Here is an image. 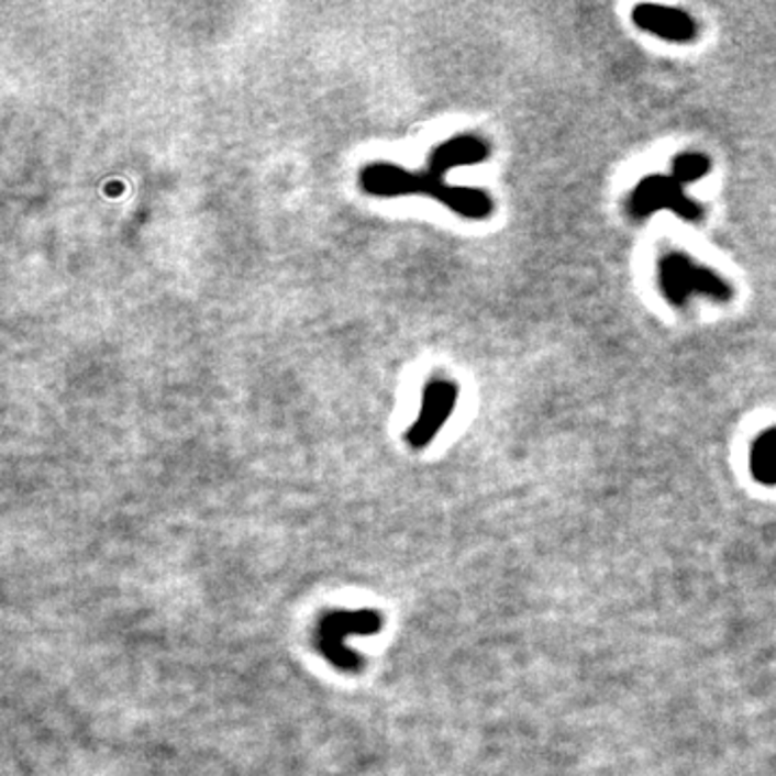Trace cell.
<instances>
[{"label": "cell", "mask_w": 776, "mask_h": 776, "mask_svg": "<svg viewBox=\"0 0 776 776\" xmlns=\"http://www.w3.org/2000/svg\"><path fill=\"white\" fill-rule=\"evenodd\" d=\"M490 158V145L477 134H459L430 154V170L444 177L451 168L481 165Z\"/></svg>", "instance_id": "cell-7"}, {"label": "cell", "mask_w": 776, "mask_h": 776, "mask_svg": "<svg viewBox=\"0 0 776 776\" xmlns=\"http://www.w3.org/2000/svg\"><path fill=\"white\" fill-rule=\"evenodd\" d=\"M385 628V617L376 610H334L322 617L315 645L320 654L339 670L356 675L363 670L365 661L345 645L350 634L372 636Z\"/></svg>", "instance_id": "cell-3"}, {"label": "cell", "mask_w": 776, "mask_h": 776, "mask_svg": "<svg viewBox=\"0 0 776 776\" xmlns=\"http://www.w3.org/2000/svg\"><path fill=\"white\" fill-rule=\"evenodd\" d=\"M457 403V387L446 378H434L423 388L421 414L406 432V441L412 448H425L432 443Z\"/></svg>", "instance_id": "cell-5"}, {"label": "cell", "mask_w": 776, "mask_h": 776, "mask_svg": "<svg viewBox=\"0 0 776 776\" xmlns=\"http://www.w3.org/2000/svg\"><path fill=\"white\" fill-rule=\"evenodd\" d=\"M658 287L673 307H684L692 296H703L714 302H729L733 289L724 278L697 264L686 253H666L658 262Z\"/></svg>", "instance_id": "cell-2"}, {"label": "cell", "mask_w": 776, "mask_h": 776, "mask_svg": "<svg viewBox=\"0 0 776 776\" xmlns=\"http://www.w3.org/2000/svg\"><path fill=\"white\" fill-rule=\"evenodd\" d=\"M361 186L367 195L374 197H403V195H425L441 201L451 212L462 219L484 221L492 214L495 201L481 188L453 186L434 170L412 173L406 168L378 163L361 170Z\"/></svg>", "instance_id": "cell-1"}, {"label": "cell", "mask_w": 776, "mask_h": 776, "mask_svg": "<svg viewBox=\"0 0 776 776\" xmlns=\"http://www.w3.org/2000/svg\"><path fill=\"white\" fill-rule=\"evenodd\" d=\"M751 475L757 484L776 488V428L755 439L751 448Z\"/></svg>", "instance_id": "cell-8"}, {"label": "cell", "mask_w": 776, "mask_h": 776, "mask_svg": "<svg viewBox=\"0 0 776 776\" xmlns=\"http://www.w3.org/2000/svg\"><path fill=\"white\" fill-rule=\"evenodd\" d=\"M712 168V163L706 154H699V152H684L679 154L675 160H673V167H670V175L681 184V186H688V184H695L703 177H708Z\"/></svg>", "instance_id": "cell-9"}, {"label": "cell", "mask_w": 776, "mask_h": 776, "mask_svg": "<svg viewBox=\"0 0 776 776\" xmlns=\"http://www.w3.org/2000/svg\"><path fill=\"white\" fill-rule=\"evenodd\" d=\"M632 20L645 33H652L673 44H690L699 35V24L695 22V18L673 7L639 4L632 11Z\"/></svg>", "instance_id": "cell-6"}, {"label": "cell", "mask_w": 776, "mask_h": 776, "mask_svg": "<svg viewBox=\"0 0 776 776\" xmlns=\"http://www.w3.org/2000/svg\"><path fill=\"white\" fill-rule=\"evenodd\" d=\"M668 210L686 221H701L703 208L684 192V186L673 175H647L628 197V212L632 219H647Z\"/></svg>", "instance_id": "cell-4"}]
</instances>
